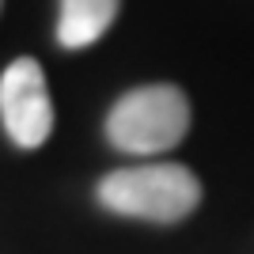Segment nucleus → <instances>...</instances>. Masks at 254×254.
<instances>
[{"instance_id":"obj_1","label":"nucleus","mask_w":254,"mask_h":254,"mask_svg":"<svg viewBox=\"0 0 254 254\" xmlns=\"http://www.w3.org/2000/svg\"><path fill=\"white\" fill-rule=\"evenodd\" d=\"M201 201V182L182 163L122 167L99 182V205L118 216H137L152 224H179Z\"/></svg>"},{"instance_id":"obj_2","label":"nucleus","mask_w":254,"mask_h":254,"mask_svg":"<svg viewBox=\"0 0 254 254\" xmlns=\"http://www.w3.org/2000/svg\"><path fill=\"white\" fill-rule=\"evenodd\" d=\"M190 129V103L175 84H148L114 103L106 114V140L129 156H156L175 148Z\"/></svg>"},{"instance_id":"obj_3","label":"nucleus","mask_w":254,"mask_h":254,"mask_svg":"<svg viewBox=\"0 0 254 254\" xmlns=\"http://www.w3.org/2000/svg\"><path fill=\"white\" fill-rule=\"evenodd\" d=\"M0 122L11 144L19 148H38L53 133V103L46 91L42 64L34 57L11 61L0 76Z\"/></svg>"},{"instance_id":"obj_4","label":"nucleus","mask_w":254,"mask_h":254,"mask_svg":"<svg viewBox=\"0 0 254 254\" xmlns=\"http://www.w3.org/2000/svg\"><path fill=\"white\" fill-rule=\"evenodd\" d=\"M114 15H118V0H61L57 42L64 50H84L110 31Z\"/></svg>"}]
</instances>
